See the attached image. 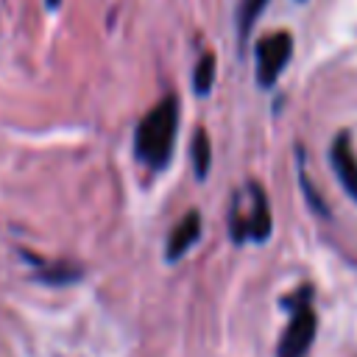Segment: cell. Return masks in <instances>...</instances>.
Masks as SVG:
<instances>
[{
    "mask_svg": "<svg viewBox=\"0 0 357 357\" xmlns=\"http://www.w3.org/2000/svg\"><path fill=\"white\" fill-rule=\"evenodd\" d=\"M178 128V100L173 95L162 98L137 126L134 134V153L148 167L159 170L167 165L173 153V139Z\"/></svg>",
    "mask_w": 357,
    "mask_h": 357,
    "instance_id": "obj_1",
    "label": "cell"
},
{
    "mask_svg": "<svg viewBox=\"0 0 357 357\" xmlns=\"http://www.w3.org/2000/svg\"><path fill=\"white\" fill-rule=\"evenodd\" d=\"M290 53H293V36L287 31L268 33L265 39H259V45H257V81L262 86H273L276 78L282 75L284 64L290 61Z\"/></svg>",
    "mask_w": 357,
    "mask_h": 357,
    "instance_id": "obj_2",
    "label": "cell"
},
{
    "mask_svg": "<svg viewBox=\"0 0 357 357\" xmlns=\"http://www.w3.org/2000/svg\"><path fill=\"white\" fill-rule=\"evenodd\" d=\"M315 337V312L307 304H298L282 340H279V357H304Z\"/></svg>",
    "mask_w": 357,
    "mask_h": 357,
    "instance_id": "obj_3",
    "label": "cell"
},
{
    "mask_svg": "<svg viewBox=\"0 0 357 357\" xmlns=\"http://www.w3.org/2000/svg\"><path fill=\"white\" fill-rule=\"evenodd\" d=\"M332 165L337 170V178L343 184V190L357 201V156L351 151V139L349 134H337V139L332 142Z\"/></svg>",
    "mask_w": 357,
    "mask_h": 357,
    "instance_id": "obj_4",
    "label": "cell"
},
{
    "mask_svg": "<svg viewBox=\"0 0 357 357\" xmlns=\"http://www.w3.org/2000/svg\"><path fill=\"white\" fill-rule=\"evenodd\" d=\"M198 234H201V215L198 212H187L176 223V229L170 231V237H167V259L184 257L190 251V245L198 240Z\"/></svg>",
    "mask_w": 357,
    "mask_h": 357,
    "instance_id": "obj_5",
    "label": "cell"
},
{
    "mask_svg": "<svg viewBox=\"0 0 357 357\" xmlns=\"http://www.w3.org/2000/svg\"><path fill=\"white\" fill-rule=\"evenodd\" d=\"M248 190L254 195L251 215H245V220H248V237L257 240V243H262L271 234V206H268V198H265V192H262L259 184H251Z\"/></svg>",
    "mask_w": 357,
    "mask_h": 357,
    "instance_id": "obj_6",
    "label": "cell"
},
{
    "mask_svg": "<svg viewBox=\"0 0 357 357\" xmlns=\"http://www.w3.org/2000/svg\"><path fill=\"white\" fill-rule=\"evenodd\" d=\"M209 165H212V142H209L206 131L198 128L195 137H192V167H195V176L198 178H206Z\"/></svg>",
    "mask_w": 357,
    "mask_h": 357,
    "instance_id": "obj_7",
    "label": "cell"
},
{
    "mask_svg": "<svg viewBox=\"0 0 357 357\" xmlns=\"http://www.w3.org/2000/svg\"><path fill=\"white\" fill-rule=\"evenodd\" d=\"M212 81H215V56L212 53H204L195 64V73H192V86L198 95H206L212 89Z\"/></svg>",
    "mask_w": 357,
    "mask_h": 357,
    "instance_id": "obj_8",
    "label": "cell"
},
{
    "mask_svg": "<svg viewBox=\"0 0 357 357\" xmlns=\"http://www.w3.org/2000/svg\"><path fill=\"white\" fill-rule=\"evenodd\" d=\"M268 6V0H243L240 3V11H237V28H240V39L245 42V36L251 33L257 17L262 14V8Z\"/></svg>",
    "mask_w": 357,
    "mask_h": 357,
    "instance_id": "obj_9",
    "label": "cell"
},
{
    "mask_svg": "<svg viewBox=\"0 0 357 357\" xmlns=\"http://www.w3.org/2000/svg\"><path fill=\"white\" fill-rule=\"evenodd\" d=\"M45 3H47V8H59V3H61V0H45Z\"/></svg>",
    "mask_w": 357,
    "mask_h": 357,
    "instance_id": "obj_10",
    "label": "cell"
}]
</instances>
